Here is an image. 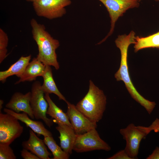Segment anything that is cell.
I'll return each instance as SVG.
<instances>
[{
  "label": "cell",
  "mask_w": 159,
  "mask_h": 159,
  "mask_svg": "<svg viewBox=\"0 0 159 159\" xmlns=\"http://www.w3.org/2000/svg\"><path fill=\"white\" fill-rule=\"evenodd\" d=\"M0 159H16L14 151L9 145L0 143Z\"/></svg>",
  "instance_id": "22"
},
{
  "label": "cell",
  "mask_w": 159,
  "mask_h": 159,
  "mask_svg": "<svg viewBox=\"0 0 159 159\" xmlns=\"http://www.w3.org/2000/svg\"><path fill=\"white\" fill-rule=\"evenodd\" d=\"M134 51L148 48H159V32L146 37L136 36Z\"/></svg>",
  "instance_id": "19"
},
{
  "label": "cell",
  "mask_w": 159,
  "mask_h": 159,
  "mask_svg": "<svg viewBox=\"0 0 159 159\" xmlns=\"http://www.w3.org/2000/svg\"><path fill=\"white\" fill-rule=\"evenodd\" d=\"M31 57V55L25 57L22 56L16 62L11 65L8 69L0 71V81L4 83L7 78L13 75H16L20 78L29 62Z\"/></svg>",
  "instance_id": "16"
},
{
  "label": "cell",
  "mask_w": 159,
  "mask_h": 159,
  "mask_svg": "<svg viewBox=\"0 0 159 159\" xmlns=\"http://www.w3.org/2000/svg\"><path fill=\"white\" fill-rule=\"evenodd\" d=\"M26 0L27 1L32 2H34L35 1L38 0Z\"/></svg>",
  "instance_id": "28"
},
{
  "label": "cell",
  "mask_w": 159,
  "mask_h": 159,
  "mask_svg": "<svg viewBox=\"0 0 159 159\" xmlns=\"http://www.w3.org/2000/svg\"><path fill=\"white\" fill-rule=\"evenodd\" d=\"M102 3L108 11L111 19L110 30L106 37L99 43L105 41L113 33L115 24L119 17L128 10L138 7L139 0H98Z\"/></svg>",
  "instance_id": "6"
},
{
  "label": "cell",
  "mask_w": 159,
  "mask_h": 159,
  "mask_svg": "<svg viewBox=\"0 0 159 159\" xmlns=\"http://www.w3.org/2000/svg\"><path fill=\"white\" fill-rule=\"evenodd\" d=\"M143 127L148 135L152 131H153L155 132H159V118H156L148 127L143 126Z\"/></svg>",
  "instance_id": "23"
},
{
  "label": "cell",
  "mask_w": 159,
  "mask_h": 159,
  "mask_svg": "<svg viewBox=\"0 0 159 159\" xmlns=\"http://www.w3.org/2000/svg\"><path fill=\"white\" fill-rule=\"evenodd\" d=\"M53 121L58 124L56 129L60 134L59 138L61 148L67 153L71 154L77 134L72 127L54 120Z\"/></svg>",
  "instance_id": "13"
},
{
  "label": "cell",
  "mask_w": 159,
  "mask_h": 159,
  "mask_svg": "<svg viewBox=\"0 0 159 159\" xmlns=\"http://www.w3.org/2000/svg\"><path fill=\"white\" fill-rule=\"evenodd\" d=\"M96 129L83 134H77L73 150L77 153L96 150L110 151L111 147L100 138Z\"/></svg>",
  "instance_id": "4"
},
{
  "label": "cell",
  "mask_w": 159,
  "mask_h": 159,
  "mask_svg": "<svg viewBox=\"0 0 159 159\" xmlns=\"http://www.w3.org/2000/svg\"><path fill=\"white\" fill-rule=\"evenodd\" d=\"M4 102L2 100H0V112H1V110L2 108L3 104Z\"/></svg>",
  "instance_id": "27"
},
{
  "label": "cell",
  "mask_w": 159,
  "mask_h": 159,
  "mask_svg": "<svg viewBox=\"0 0 159 159\" xmlns=\"http://www.w3.org/2000/svg\"><path fill=\"white\" fill-rule=\"evenodd\" d=\"M66 113L72 127L77 134H82L96 128L97 123L92 122L76 107L75 106L67 101Z\"/></svg>",
  "instance_id": "10"
},
{
  "label": "cell",
  "mask_w": 159,
  "mask_h": 159,
  "mask_svg": "<svg viewBox=\"0 0 159 159\" xmlns=\"http://www.w3.org/2000/svg\"><path fill=\"white\" fill-rule=\"evenodd\" d=\"M142 0H139L140 2V1ZM154 0L156 1H159V0Z\"/></svg>",
  "instance_id": "29"
},
{
  "label": "cell",
  "mask_w": 159,
  "mask_h": 159,
  "mask_svg": "<svg viewBox=\"0 0 159 159\" xmlns=\"http://www.w3.org/2000/svg\"><path fill=\"white\" fill-rule=\"evenodd\" d=\"M135 37V32L132 31L128 34L119 35L115 39V44L120 51L121 59L119 69L115 74V77L117 81L122 80L124 82L132 97L144 107L148 113L150 114L155 106V103L145 99L137 91L131 80L128 70V48L130 45L134 44Z\"/></svg>",
  "instance_id": "1"
},
{
  "label": "cell",
  "mask_w": 159,
  "mask_h": 159,
  "mask_svg": "<svg viewBox=\"0 0 159 159\" xmlns=\"http://www.w3.org/2000/svg\"><path fill=\"white\" fill-rule=\"evenodd\" d=\"M71 3V0H38L33 2V6L38 16L52 19L64 15L65 7Z\"/></svg>",
  "instance_id": "5"
},
{
  "label": "cell",
  "mask_w": 159,
  "mask_h": 159,
  "mask_svg": "<svg viewBox=\"0 0 159 159\" xmlns=\"http://www.w3.org/2000/svg\"><path fill=\"white\" fill-rule=\"evenodd\" d=\"M106 99L103 91L90 80L88 92L75 106L91 121L97 123L102 117Z\"/></svg>",
  "instance_id": "3"
},
{
  "label": "cell",
  "mask_w": 159,
  "mask_h": 159,
  "mask_svg": "<svg viewBox=\"0 0 159 159\" xmlns=\"http://www.w3.org/2000/svg\"><path fill=\"white\" fill-rule=\"evenodd\" d=\"M34 39L38 47L36 58L46 65L52 66L58 70L59 66L56 51L60 45L59 41L54 38L46 30L44 25L34 19L30 21Z\"/></svg>",
  "instance_id": "2"
},
{
  "label": "cell",
  "mask_w": 159,
  "mask_h": 159,
  "mask_svg": "<svg viewBox=\"0 0 159 159\" xmlns=\"http://www.w3.org/2000/svg\"><path fill=\"white\" fill-rule=\"evenodd\" d=\"M16 117L0 112V143L10 145L22 133L24 128Z\"/></svg>",
  "instance_id": "9"
},
{
  "label": "cell",
  "mask_w": 159,
  "mask_h": 159,
  "mask_svg": "<svg viewBox=\"0 0 159 159\" xmlns=\"http://www.w3.org/2000/svg\"><path fill=\"white\" fill-rule=\"evenodd\" d=\"M40 82L36 81L32 84L31 91L30 104L34 117L37 119L42 120L49 127L54 122L52 118H49L46 116L48 104L46 100L41 88Z\"/></svg>",
  "instance_id": "8"
},
{
  "label": "cell",
  "mask_w": 159,
  "mask_h": 159,
  "mask_svg": "<svg viewBox=\"0 0 159 159\" xmlns=\"http://www.w3.org/2000/svg\"><path fill=\"white\" fill-rule=\"evenodd\" d=\"M28 140L22 142L23 148L29 150L40 159H50L52 154L47 150L44 140L38 137L32 130H29Z\"/></svg>",
  "instance_id": "12"
},
{
  "label": "cell",
  "mask_w": 159,
  "mask_h": 159,
  "mask_svg": "<svg viewBox=\"0 0 159 159\" xmlns=\"http://www.w3.org/2000/svg\"><path fill=\"white\" fill-rule=\"evenodd\" d=\"M23 148L21 151V155L24 159H40L37 156Z\"/></svg>",
  "instance_id": "25"
},
{
  "label": "cell",
  "mask_w": 159,
  "mask_h": 159,
  "mask_svg": "<svg viewBox=\"0 0 159 159\" xmlns=\"http://www.w3.org/2000/svg\"><path fill=\"white\" fill-rule=\"evenodd\" d=\"M8 37L6 33L1 28L0 29V63L6 57L7 47L8 44Z\"/></svg>",
  "instance_id": "21"
},
{
  "label": "cell",
  "mask_w": 159,
  "mask_h": 159,
  "mask_svg": "<svg viewBox=\"0 0 159 159\" xmlns=\"http://www.w3.org/2000/svg\"><path fill=\"white\" fill-rule=\"evenodd\" d=\"M46 65L34 58L26 66L25 70L18 81L15 83L18 84L25 81H32L39 76H42L45 70Z\"/></svg>",
  "instance_id": "15"
},
{
  "label": "cell",
  "mask_w": 159,
  "mask_h": 159,
  "mask_svg": "<svg viewBox=\"0 0 159 159\" xmlns=\"http://www.w3.org/2000/svg\"><path fill=\"white\" fill-rule=\"evenodd\" d=\"M31 95V92H29L25 94L16 92L12 96L5 107L16 113L25 112L31 119H34L35 117L30 104Z\"/></svg>",
  "instance_id": "11"
},
{
  "label": "cell",
  "mask_w": 159,
  "mask_h": 159,
  "mask_svg": "<svg viewBox=\"0 0 159 159\" xmlns=\"http://www.w3.org/2000/svg\"><path fill=\"white\" fill-rule=\"evenodd\" d=\"M45 144L51 151L53 159H68L70 154L64 151L59 146L52 136L44 137L43 140Z\"/></svg>",
  "instance_id": "20"
},
{
  "label": "cell",
  "mask_w": 159,
  "mask_h": 159,
  "mask_svg": "<svg viewBox=\"0 0 159 159\" xmlns=\"http://www.w3.org/2000/svg\"><path fill=\"white\" fill-rule=\"evenodd\" d=\"M45 98L48 104L47 114L49 115L55 121L66 124L72 127L67 113L58 107L53 101L48 93H45Z\"/></svg>",
  "instance_id": "18"
},
{
  "label": "cell",
  "mask_w": 159,
  "mask_h": 159,
  "mask_svg": "<svg viewBox=\"0 0 159 159\" xmlns=\"http://www.w3.org/2000/svg\"><path fill=\"white\" fill-rule=\"evenodd\" d=\"M120 133L126 142L124 149L132 159H137L140 143L148 135L143 126H136L133 123L120 130Z\"/></svg>",
  "instance_id": "7"
},
{
  "label": "cell",
  "mask_w": 159,
  "mask_h": 159,
  "mask_svg": "<svg viewBox=\"0 0 159 159\" xmlns=\"http://www.w3.org/2000/svg\"><path fill=\"white\" fill-rule=\"evenodd\" d=\"M4 111L14 116L19 120L24 123L26 126L30 127L38 135H42L44 137L52 136L51 132L47 129L42 122L35 121L31 119L26 113H18L7 108H4Z\"/></svg>",
  "instance_id": "14"
},
{
  "label": "cell",
  "mask_w": 159,
  "mask_h": 159,
  "mask_svg": "<svg viewBox=\"0 0 159 159\" xmlns=\"http://www.w3.org/2000/svg\"><path fill=\"white\" fill-rule=\"evenodd\" d=\"M146 159H159V147L156 146L152 153Z\"/></svg>",
  "instance_id": "26"
},
{
  "label": "cell",
  "mask_w": 159,
  "mask_h": 159,
  "mask_svg": "<svg viewBox=\"0 0 159 159\" xmlns=\"http://www.w3.org/2000/svg\"><path fill=\"white\" fill-rule=\"evenodd\" d=\"M50 66L46 65L45 71L42 76L43 79V82L41 85V88L45 93L54 94L59 100L66 102L67 101L59 90L54 80Z\"/></svg>",
  "instance_id": "17"
},
{
  "label": "cell",
  "mask_w": 159,
  "mask_h": 159,
  "mask_svg": "<svg viewBox=\"0 0 159 159\" xmlns=\"http://www.w3.org/2000/svg\"><path fill=\"white\" fill-rule=\"evenodd\" d=\"M107 159H132L127 153L124 149L120 150Z\"/></svg>",
  "instance_id": "24"
}]
</instances>
